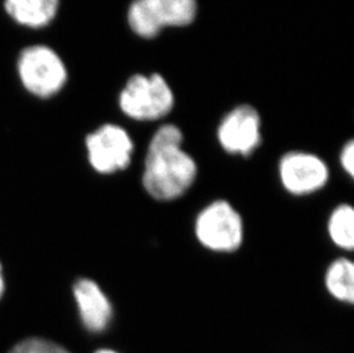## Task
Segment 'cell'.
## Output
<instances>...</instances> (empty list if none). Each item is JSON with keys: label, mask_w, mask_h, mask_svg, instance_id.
<instances>
[{"label": "cell", "mask_w": 354, "mask_h": 353, "mask_svg": "<svg viewBox=\"0 0 354 353\" xmlns=\"http://www.w3.org/2000/svg\"><path fill=\"white\" fill-rule=\"evenodd\" d=\"M328 293L342 303H353L354 265L348 258H337L328 266L324 275Z\"/></svg>", "instance_id": "cell-11"}, {"label": "cell", "mask_w": 354, "mask_h": 353, "mask_svg": "<svg viewBox=\"0 0 354 353\" xmlns=\"http://www.w3.org/2000/svg\"><path fill=\"white\" fill-rule=\"evenodd\" d=\"M196 12V0H134L127 22L138 36L154 38L164 28L191 24Z\"/></svg>", "instance_id": "cell-4"}, {"label": "cell", "mask_w": 354, "mask_h": 353, "mask_svg": "<svg viewBox=\"0 0 354 353\" xmlns=\"http://www.w3.org/2000/svg\"><path fill=\"white\" fill-rule=\"evenodd\" d=\"M183 143L184 134L174 124L160 127L149 141L142 185L155 200H177L187 193L196 180V162L184 150Z\"/></svg>", "instance_id": "cell-1"}, {"label": "cell", "mask_w": 354, "mask_h": 353, "mask_svg": "<svg viewBox=\"0 0 354 353\" xmlns=\"http://www.w3.org/2000/svg\"><path fill=\"white\" fill-rule=\"evenodd\" d=\"M80 319L92 333L104 332L113 318V307L100 286L91 279H80L74 286Z\"/></svg>", "instance_id": "cell-9"}, {"label": "cell", "mask_w": 354, "mask_h": 353, "mask_svg": "<svg viewBox=\"0 0 354 353\" xmlns=\"http://www.w3.org/2000/svg\"><path fill=\"white\" fill-rule=\"evenodd\" d=\"M339 163L343 170L350 176H354V141L345 143L339 154Z\"/></svg>", "instance_id": "cell-14"}, {"label": "cell", "mask_w": 354, "mask_h": 353, "mask_svg": "<svg viewBox=\"0 0 354 353\" xmlns=\"http://www.w3.org/2000/svg\"><path fill=\"white\" fill-rule=\"evenodd\" d=\"M281 185L295 197L311 195L329 180V168L321 157L308 152H289L279 163Z\"/></svg>", "instance_id": "cell-7"}, {"label": "cell", "mask_w": 354, "mask_h": 353, "mask_svg": "<svg viewBox=\"0 0 354 353\" xmlns=\"http://www.w3.org/2000/svg\"><path fill=\"white\" fill-rule=\"evenodd\" d=\"M5 10L17 24L38 29L53 21L59 0H5Z\"/></svg>", "instance_id": "cell-10"}, {"label": "cell", "mask_w": 354, "mask_h": 353, "mask_svg": "<svg viewBox=\"0 0 354 353\" xmlns=\"http://www.w3.org/2000/svg\"><path fill=\"white\" fill-rule=\"evenodd\" d=\"M8 353H71L67 349L61 347L59 344L39 338L31 337L17 344Z\"/></svg>", "instance_id": "cell-13"}, {"label": "cell", "mask_w": 354, "mask_h": 353, "mask_svg": "<svg viewBox=\"0 0 354 353\" xmlns=\"http://www.w3.org/2000/svg\"><path fill=\"white\" fill-rule=\"evenodd\" d=\"M95 353H118L116 351L108 350V349H104V350L97 351Z\"/></svg>", "instance_id": "cell-16"}, {"label": "cell", "mask_w": 354, "mask_h": 353, "mask_svg": "<svg viewBox=\"0 0 354 353\" xmlns=\"http://www.w3.org/2000/svg\"><path fill=\"white\" fill-rule=\"evenodd\" d=\"M174 105L170 85L158 73L134 75L120 94V107L127 117L140 122L167 116Z\"/></svg>", "instance_id": "cell-3"}, {"label": "cell", "mask_w": 354, "mask_h": 353, "mask_svg": "<svg viewBox=\"0 0 354 353\" xmlns=\"http://www.w3.org/2000/svg\"><path fill=\"white\" fill-rule=\"evenodd\" d=\"M17 73L24 87L39 98L53 97L59 93L68 77L62 59L44 45L22 50L17 59Z\"/></svg>", "instance_id": "cell-5"}, {"label": "cell", "mask_w": 354, "mask_h": 353, "mask_svg": "<svg viewBox=\"0 0 354 353\" xmlns=\"http://www.w3.org/2000/svg\"><path fill=\"white\" fill-rule=\"evenodd\" d=\"M194 233L198 244L205 249L234 253L243 244V219L227 201H214L197 215Z\"/></svg>", "instance_id": "cell-2"}, {"label": "cell", "mask_w": 354, "mask_h": 353, "mask_svg": "<svg viewBox=\"0 0 354 353\" xmlns=\"http://www.w3.org/2000/svg\"><path fill=\"white\" fill-rule=\"evenodd\" d=\"M217 138L226 153L251 155L261 143V120L257 110L249 105L231 110L219 124Z\"/></svg>", "instance_id": "cell-8"}, {"label": "cell", "mask_w": 354, "mask_h": 353, "mask_svg": "<svg viewBox=\"0 0 354 353\" xmlns=\"http://www.w3.org/2000/svg\"><path fill=\"white\" fill-rule=\"evenodd\" d=\"M3 291H5V281H3V267L0 264V298L3 297Z\"/></svg>", "instance_id": "cell-15"}, {"label": "cell", "mask_w": 354, "mask_h": 353, "mask_svg": "<svg viewBox=\"0 0 354 353\" xmlns=\"http://www.w3.org/2000/svg\"><path fill=\"white\" fill-rule=\"evenodd\" d=\"M88 160L94 170L111 174L125 170L131 163L134 145L127 130L104 124L86 138Z\"/></svg>", "instance_id": "cell-6"}, {"label": "cell", "mask_w": 354, "mask_h": 353, "mask_svg": "<svg viewBox=\"0 0 354 353\" xmlns=\"http://www.w3.org/2000/svg\"><path fill=\"white\" fill-rule=\"evenodd\" d=\"M328 235L339 249L351 251L354 247V210L350 204H339L328 219Z\"/></svg>", "instance_id": "cell-12"}]
</instances>
